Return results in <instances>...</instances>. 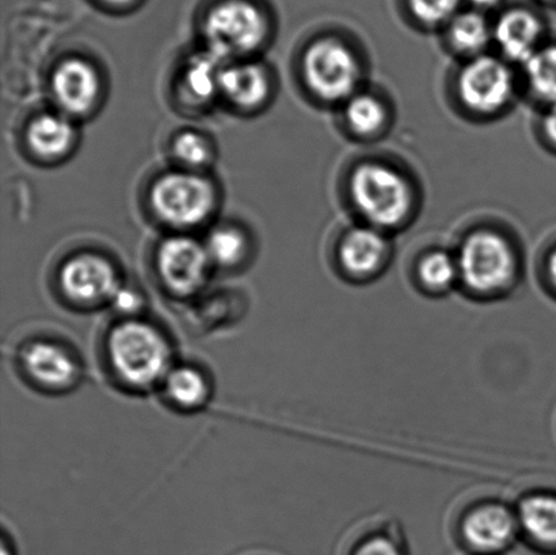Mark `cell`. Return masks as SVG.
Masks as SVG:
<instances>
[{
	"instance_id": "1f68e13d",
	"label": "cell",
	"mask_w": 556,
	"mask_h": 555,
	"mask_svg": "<svg viewBox=\"0 0 556 555\" xmlns=\"http://www.w3.org/2000/svg\"><path fill=\"white\" fill-rule=\"evenodd\" d=\"M15 545L13 537L8 531H2V555H15Z\"/></svg>"
},
{
	"instance_id": "30bf717a",
	"label": "cell",
	"mask_w": 556,
	"mask_h": 555,
	"mask_svg": "<svg viewBox=\"0 0 556 555\" xmlns=\"http://www.w3.org/2000/svg\"><path fill=\"white\" fill-rule=\"evenodd\" d=\"M215 189L195 173H168L151 189V205L163 222L174 227L201 225L214 211Z\"/></svg>"
},
{
	"instance_id": "44dd1931",
	"label": "cell",
	"mask_w": 556,
	"mask_h": 555,
	"mask_svg": "<svg viewBox=\"0 0 556 555\" xmlns=\"http://www.w3.org/2000/svg\"><path fill=\"white\" fill-rule=\"evenodd\" d=\"M75 128L67 117L46 113L33 119L27 129L30 149L42 157L62 156L71 149Z\"/></svg>"
},
{
	"instance_id": "5b68a950",
	"label": "cell",
	"mask_w": 556,
	"mask_h": 555,
	"mask_svg": "<svg viewBox=\"0 0 556 555\" xmlns=\"http://www.w3.org/2000/svg\"><path fill=\"white\" fill-rule=\"evenodd\" d=\"M444 91L451 111L476 125L500 122L522 100L519 68L494 52L454 63Z\"/></svg>"
},
{
	"instance_id": "f546056e",
	"label": "cell",
	"mask_w": 556,
	"mask_h": 555,
	"mask_svg": "<svg viewBox=\"0 0 556 555\" xmlns=\"http://www.w3.org/2000/svg\"><path fill=\"white\" fill-rule=\"evenodd\" d=\"M539 272L544 282H547V286L556 292V239L543 249L539 258Z\"/></svg>"
},
{
	"instance_id": "5bb4252c",
	"label": "cell",
	"mask_w": 556,
	"mask_h": 555,
	"mask_svg": "<svg viewBox=\"0 0 556 555\" xmlns=\"http://www.w3.org/2000/svg\"><path fill=\"white\" fill-rule=\"evenodd\" d=\"M163 404L181 415H194L211 404L215 394L208 369L192 361H177L156 391Z\"/></svg>"
},
{
	"instance_id": "6da1fadb",
	"label": "cell",
	"mask_w": 556,
	"mask_h": 555,
	"mask_svg": "<svg viewBox=\"0 0 556 555\" xmlns=\"http://www.w3.org/2000/svg\"><path fill=\"white\" fill-rule=\"evenodd\" d=\"M338 201L351 220L397 237L416 225L425 204L421 177L402 157L369 151L342 166Z\"/></svg>"
},
{
	"instance_id": "836d02e7",
	"label": "cell",
	"mask_w": 556,
	"mask_h": 555,
	"mask_svg": "<svg viewBox=\"0 0 556 555\" xmlns=\"http://www.w3.org/2000/svg\"><path fill=\"white\" fill-rule=\"evenodd\" d=\"M103 2H106L109 4L113 5H124L132 2V0H103Z\"/></svg>"
},
{
	"instance_id": "d6986e66",
	"label": "cell",
	"mask_w": 556,
	"mask_h": 555,
	"mask_svg": "<svg viewBox=\"0 0 556 555\" xmlns=\"http://www.w3.org/2000/svg\"><path fill=\"white\" fill-rule=\"evenodd\" d=\"M522 101L538 109L556 105V37L519 67Z\"/></svg>"
},
{
	"instance_id": "8992f818",
	"label": "cell",
	"mask_w": 556,
	"mask_h": 555,
	"mask_svg": "<svg viewBox=\"0 0 556 555\" xmlns=\"http://www.w3.org/2000/svg\"><path fill=\"white\" fill-rule=\"evenodd\" d=\"M16 373L43 395L73 393L85 380L84 357L63 337L37 335L21 342L14 355Z\"/></svg>"
},
{
	"instance_id": "9c48e42d",
	"label": "cell",
	"mask_w": 556,
	"mask_h": 555,
	"mask_svg": "<svg viewBox=\"0 0 556 555\" xmlns=\"http://www.w3.org/2000/svg\"><path fill=\"white\" fill-rule=\"evenodd\" d=\"M332 113L342 138L363 147H372L389 138L397 118L394 98L372 80Z\"/></svg>"
},
{
	"instance_id": "4dcf8cb0",
	"label": "cell",
	"mask_w": 556,
	"mask_h": 555,
	"mask_svg": "<svg viewBox=\"0 0 556 555\" xmlns=\"http://www.w3.org/2000/svg\"><path fill=\"white\" fill-rule=\"evenodd\" d=\"M466 8L477 10L490 16L500 13L509 4V0H465Z\"/></svg>"
},
{
	"instance_id": "52a82bcc",
	"label": "cell",
	"mask_w": 556,
	"mask_h": 555,
	"mask_svg": "<svg viewBox=\"0 0 556 555\" xmlns=\"http://www.w3.org/2000/svg\"><path fill=\"white\" fill-rule=\"evenodd\" d=\"M395 237L363 223L338 228L330 244L332 268L349 282H370L383 276L395 257Z\"/></svg>"
},
{
	"instance_id": "7a4b0ae2",
	"label": "cell",
	"mask_w": 556,
	"mask_h": 555,
	"mask_svg": "<svg viewBox=\"0 0 556 555\" xmlns=\"http://www.w3.org/2000/svg\"><path fill=\"white\" fill-rule=\"evenodd\" d=\"M103 371L114 388L130 395L154 393L176 362V345L162 325L144 315L116 318L101 337Z\"/></svg>"
},
{
	"instance_id": "2e32d148",
	"label": "cell",
	"mask_w": 556,
	"mask_h": 555,
	"mask_svg": "<svg viewBox=\"0 0 556 555\" xmlns=\"http://www.w3.org/2000/svg\"><path fill=\"white\" fill-rule=\"evenodd\" d=\"M444 53L454 63L493 52V16L465 8L439 33Z\"/></svg>"
},
{
	"instance_id": "8fae6325",
	"label": "cell",
	"mask_w": 556,
	"mask_h": 555,
	"mask_svg": "<svg viewBox=\"0 0 556 555\" xmlns=\"http://www.w3.org/2000/svg\"><path fill=\"white\" fill-rule=\"evenodd\" d=\"M122 287L111 261L97 254L75 255L59 274V288L65 303L80 312L111 307Z\"/></svg>"
},
{
	"instance_id": "484cf974",
	"label": "cell",
	"mask_w": 556,
	"mask_h": 555,
	"mask_svg": "<svg viewBox=\"0 0 556 555\" xmlns=\"http://www.w3.org/2000/svg\"><path fill=\"white\" fill-rule=\"evenodd\" d=\"M174 156L189 168H203L212 161V149L199 134L188 130L177 136L173 144Z\"/></svg>"
},
{
	"instance_id": "ba28073f",
	"label": "cell",
	"mask_w": 556,
	"mask_h": 555,
	"mask_svg": "<svg viewBox=\"0 0 556 555\" xmlns=\"http://www.w3.org/2000/svg\"><path fill=\"white\" fill-rule=\"evenodd\" d=\"M204 36L208 53L219 62L243 58L263 46L268 36V21L248 0H226L210 11Z\"/></svg>"
},
{
	"instance_id": "ffe728a7",
	"label": "cell",
	"mask_w": 556,
	"mask_h": 555,
	"mask_svg": "<svg viewBox=\"0 0 556 555\" xmlns=\"http://www.w3.org/2000/svg\"><path fill=\"white\" fill-rule=\"evenodd\" d=\"M220 92L238 108L264 105L271 92L268 71L255 63H233L220 71Z\"/></svg>"
},
{
	"instance_id": "4fadbf2b",
	"label": "cell",
	"mask_w": 556,
	"mask_h": 555,
	"mask_svg": "<svg viewBox=\"0 0 556 555\" xmlns=\"http://www.w3.org/2000/svg\"><path fill=\"white\" fill-rule=\"evenodd\" d=\"M212 266L205 244L192 238H168L157 250V276L163 288L174 298L199 295L208 282Z\"/></svg>"
},
{
	"instance_id": "cb8c5ba5",
	"label": "cell",
	"mask_w": 556,
	"mask_h": 555,
	"mask_svg": "<svg viewBox=\"0 0 556 555\" xmlns=\"http://www.w3.org/2000/svg\"><path fill=\"white\" fill-rule=\"evenodd\" d=\"M219 60L211 53L204 58L195 59L189 64L184 76V89L190 100L195 103L208 102L212 97L220 92V71L217 67Z\"/></svg>"
},
{
	"instance_id": "277c9868",
	"label": "cell",
	"mask_w": 556,
	"mask_h": 555,
	"mask_svg": "<svg viewBox=\"0 0 556 555\" xmlns=\"http://www.w3.org/2000/svg\"><path fill=\"white\" fill-rule=\"evenodd\" d=\"M299 76L309 100L316 106L334 112L349 97L369 84L368 49L343 27L326 29L303 47Z\"/></svg>"
},
{
	"instance_id": "e0dca14e",
	"label": "cell",
	"mask_w": 556,
	"mask_h": 555,
	"mask_svg": "<svg viewBox=\"0 0 556 555\" xmlns=\"http://www.w3.org/2000/svg\"><path fill=\"white\" fill-rule=\"evenodd\" d=\"M100 78L90 63L80 59L65 60L54 71V100L65 113L81 116L90 112L100 96Z\"/></svg>"
},
{
	"instance_id": "d4e9b609",
	"label": "cell",
	"mask_w": 556,
	"mask_h": 555,
	"mask_svg": "<svg viewBox=\"0 0 556 555\" xmlns=\"http://www.w3.org/2000/svg\"><path fill=\"white\" fill-rule=\"evenodd\" d=\"M212 264L220 268L238 265L248 252L247 238L236 227H217L205 242Z\"/></svg>"
},
{
	"instance_id": "7c38bea8",
	"label": "cell",
	"mask_w": 556,
	"mask_h": 555,
	"mask_svg": "<svg viewBox=\"0 0 556 555\" xmlns=\"http://www.w3.org/2000/svg\"><path fill=\"white\" fill-rule=\"evenodd\" d=\"M552 37L536 4L509 3L493 16V52L517 68Z\"/></svg>"
},
{
	"instance_id": "d6a6232c",
	"label": "cell",
	"mask_w": 556,
	"mask_h": 555,
	"mask_svg": "<svg viewBox=\"0 0 556 555\" xmlns=\"http://www.w3.org/2000/svg\"><path fill=\"white\" fill-rule=\"evenodd\" d=\"M541 9H556V0H533Z\"/></svg>"
},
{
	"instance_id": "7402d4cb",
	"label": "cell",
	"mask_w": 556,
	"mask_h": 555,
	"mask_svg": "<svg viewBox=\"0 0 556 555\" xmlns=\"http://www.w3.org/2000/svg\"><path fill=\"white\" fill-rule=\"evenodd\" d=\"M520 530L532 542L556 546V497L552 494H531L516 510Z\"/></svg>"
},
{
	"instance_id": "9a60e30c",
	"label": "cell",
	"mask_w": 556,
	"mask_h": 555,
	"mask_svg": "<svg viewBox=\"0 0 556 555\" xmlns=\"http://www.w3.org/2000/svg\"><path fill=\"white\" fill-rule=\"evenodd\" d=\"M468 546L479 554H497L510 547L520 531L517 514L503 504L471 510L462 526Z\"/></svg>"
},
{
	"instance_id": "3957f363",
	"label": "cell",
	"mask_w": 556,
	"mask_h": 555,
	"mask_svg": "<svg viewBox=\"0 0 556 555\" xmlns=\"http://www.w3.org/2000/svg\"><path fill=\"white\" fill-rule=\"evenodd\" d=\"M459 266V290L494 299L519 285L526 270V249L508 223L481 217L468 223L452 243Z\"/></svg>"
},
{
	"instance_id": "83f0119b",
	"label": "cell",
	"mask_w": 556,
	"mask_h": 555,
	"mask_svg": "<svg viewBox=\"0 0 556 555\" xmlns=\"http://www.w3.org/2000/svg\"><path fill=\"white\" fill-rule=\"evenodd\" d=\"M111 307L116 312V318L139 317L143 308V299L138 291L123 286L114 297Z\"/></svg>"
},
{
	"instance_id": "ac0fdd59",
	"label": "cell",
	"mask_w": 556,
	"mask_h": 555,
	"mask_svg": "<svg viewBox=\"0 0 556 555\" xmlns=\"http://www.w3.org/2000/svg\"><path fill=\"white\" fill-rule=\"evenodd\" d=\"M414 285L429 295H445L459 288V266L454 249L444 244H430L414 255L410 265Z\"/></svg>"
},
{
	"instance_id": "4316f807",
	"label": "cell",
	"mask_w": 556,
	"mask_h": 555,
	"mask_svg": "<svg viewBox=\"0 0 556 555\" xmlns=\"http://www.w3.org/2000/svg\"><path fill=\"white\" fill-rule=\"evenodd\" d=\"M533 135L544 151L556 156V105L538 109Z\"/></svg>"
},
{
	"instance_id": "f1b7e54d",
	"label": "cell",
	"mask_w": 556,
	"mask_h": 555,
	"mask_svg": "<svg viewBox=\"0 0 556 555\" xmlns=\"http://www.w3.org/2000/svg\"><path fill=\"white\" fill-rule=\"evenodd\" d=\"M354 555H403L402 548L389 537H372L358 546Z\"/></svg>"
},
{
	"instance_id": "603a6c76",
	"label": "cell",
	"mask_w": 556,
	"mask_h": 555,
	"mask_svg": "<svg viewBox=\"0 0 556 555\" xmlns=\"http://www.w3.org/2000/svg\"><path fill=\"white\" fill-rule=\"evenodd\" d=\"M397 8L412 29L439 35L466 4L465 0H397Z\"/></svg>"
}]
</instances>
